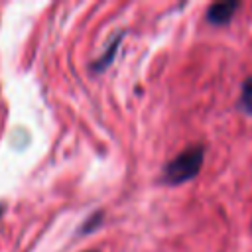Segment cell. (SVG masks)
Here are the masks:
<instances>
[{"label": "cell", "instance_id": "obj_4", "mask_svg": "<svg viewBox=\"0 0 252 252\" xmlns=\"http://www.w3.org/2000/svg\"><path fill=\"white\" fill-rule=\"evenodd\" d=\"M120 37H122V35H116V37H114V41H112V45H108V49L104 51V55H102V57H98V59L93 63V69H94V71H102L104 67H108V65H110L112 55H114V51H116V45H118Z\"/></svg>", "mask_w": 252, "mask_h": 252}, {"label": "cell", "instance_id": "obj_1", "mask_svg": "<svg viewBox=\"0 0 252 252\" xmlns=\"http://www.w3.org/2000/svg\"><path fill=\"white\" fill-rule=\"evenodd\" d=\"M203 158H205V148L201 144L189 146L187 150H183L171 161L165 163L163 181L169 183V185H179V183H185V181L193 179L199 173L201 165H203Z\"/></svg>", "mask_w": 252, "mask_h": 252}, {"label": "cell", "instance_id": "obj_2", "mask_svg": "<svg viewBox=\"0 0 252 252\" xmlns=\"http://www.w3.org/2000/svg\"><path fill=\"white\" fill-rule=\"evenodd\" d=\"M240 8L238 2H219V4H213L209 6L207 10V22L215 24V26H224L232 20L234 12Z\"/></svg>", "mask_w": 252, "mask_h": 252}, {"label": "cell", "instance_id": "obj_3", "mask_svg": "<svg viewBox=\"0 0 252 252\" xmlns=\"http://www.w3.org/2000/svg\"><path fill=\"white\" fill-rule=\"evenodd\" d=\"M238 108L246 114H252V77H248L242 83V91H240V98H238Z\"/></svg>", "mask_w": 252, "mask_h": 252}, {"label": "cell", "instance_id": "obj_5", "mask_svg": "<svg viewBox=\"0 0 252 252\" xmlns=\"http://www.w3.org/2000/svg\"><path fill=\"white\" fill-rule=\"evenodd\" d=\"M87 252H96V250H87Z\"/></svg>", "mask_w": 252, "mask_h": 252}]
</instances>
